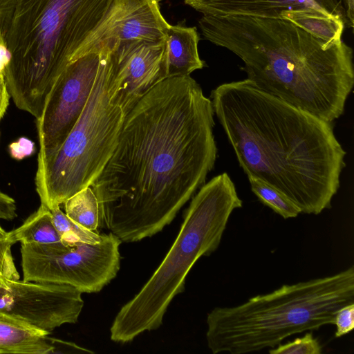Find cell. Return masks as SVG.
Wrapping results in <instances>:
<instances>
[{
    "mask_svg": "<svg viewBox=\"0 0 354 354\" xmlns=\"http://www.w3.org/2000/svg\"><path fill=\"white\" fill-rule=\"evenodd\" d=\"M333 324L336 326L335 337L338 338L351 332L354 328V303L342 306L336 313Z\"/></svg>",
    "mask_w": 354,
    "mask_h": 354,
    "instance_id": "23",
    "label": "cell"
},
{
    "mask_svg": "<svg viewBox=\"0 0 354 354\" xmlns=\"http://www.w3.org/2000/svg\"><path fill=\"white\" fill-rule=\"evenodd\" d=\"M15 3V0H0V17L3 30L10 21Z\"/></svg>",
    "mask_w": 354,
    "mask_h": 354,
    "instance_id": "27",
    "label": "cell"
},
{
    "mask_svg": "<svg viewBox=\"0 0 354 354\" xmlns=\"http://www.w3.org/2000/svg\"><path fill=\"white\" fill-rule=\"evenodd\" d=\"M62 295L55 283L0 277V312L41 330L49 332L57 322Z\"/></svg>",
    "mask_w": 354,
    "mask_h": 354,
    "instance_id": "12",
    "label": "cell"
},
{
    "mask_svg": "<svg viewBox=\"0 0 354 354\" xmlns=\"http://www.w3.org/2000/svg\"><path fill=\"white\" fill-rule=\"evenodd\" d=\"M54 225L58 232L64 245L73 246L80 243H97L102 234L84 228L64 213L60 206L50 209Z\"/></svg>",
    "mask_w": 354,
    "mask_h": 354,
    "instance_id": "19",
    "label": "cell"
},
{
    "mask_svg": "<svg viewBox=\"0 0 354 354\" xmlns=\"http://www.w3.org/2000/svg\"><path fill=\"white\" fill-rule=\"evenodd\" d=\"M118 61V97L125 113L165 79V41L115 43Z\"/></svg>",
    "mask_w": 354,
    "mask_h": 354,
    "instance_id": "10",
    "label": "cell"
},
{
    "mask_svg": "<svg viewBox=\"0 0 354 354\" xmlns=\"http://www.w3.org/2000/svg\"><path fill=\"white\" fill-rule=\"evenodd\" d=\"M104 45L71 62L61 73L46 96L36 119L39 151L37 163L62 146L82 114L95 82Z\"/></svg>",
    "mask_w": 354,
    "mask_h": 354,
    "instance_id": "9",
    "label": "cell"
},
{
    "mask_svg": "<svg viewBox=\"0 0 354 354\" xmlns=\"http://www.w3.org/2000/svg\"><path fill=\"white\" fill-rule=\"evenodd\" d=\"M115 0H15L3 32L10 53L5 73L15 106L35 118L53 84L84 55Z\"/></svg>",
    "mask_w": 354,
    "mask_h": 354,
    "instance_id": "4",
    "label": "cell"
},
{
    "mask_svg": "<svg viewBox=\"0 0 354 354\" xmlns=\"http://www.w3.org/2000/svg\"><path fill=\"white\" fill-rule=\"evenodd\" d=\"M104 52L88 100L59 149L37 163L35 183L41 204L49 209L90 187L111 158L126 113L118 97L115 46Z\"/></svg>",
    "mask_w": 354,
    "mask_h": 354,
    "instance_id": "7",
    "label": "cell"
},
{
    "mask_svg": "<svg viewBox=\"0 0 354 354\" xmlns=\"http://www.w3.org/2000/svg\"><path fill=\"white\" fill-rule=\"evenodd\" d=\"M214 115L190 75L165 78L144 95L126 113L115 148L90 186L98 227L133 243L169 225L214 166Z\"/></svg>",
    "mask_w": 354,
    "mask_h": 354,
    "instance_id": "1",
    "label": "cell"
},
{
    "mask_svg": "<svg viewBox=\"0 0 354 354\" xmlns=\"http://www.w3.org/2000/svg\"><path fill=\"white\" fill-rule=\"evenodd\" d=\"M248 178L252 192L261 202L281 217L287 219L301 214L299 209L279 190L257 178Z\"/></svg>",
    "mask_w": 354,
    "mask_h": 354,
    "instance_id": "20",
    "label": "cell"
},
{
    "mask_svg": "<svg viewBox=\"0 0 354 354\" xmlns=\"http://www.w3.org/2000/svg\"><path fill=\"white\" fill-rule=\"evenodd\" d=\"M270 354H321L322 346L313 333H306L302 337L296 338L284 344L270 348Z\"/></svg>",
    "mask_w": 354,
    "mask_h": 354,
    "instance_id": "21",
    "label": "cell"
},
{
    "mask_svg": "<svg viewBox=\"0 0 354 354\" xmlns=\"http://www.w3.org/2000/svg\"><path fill=\"white\" fill-rule=\"evenodd\" d=\"M354 303V268L333 275L285 284L207 316V344L214 354L273 348L297 333L333 324L336 313Z\"/></svg>",
    "mask_w": 354,
    "mask_h": 354,
    "instance_id": "5",
    "label": "cell"
},
{
    "mask_svg": "<svg viewBox=\"0 0 354 354\" xmlns=\"http://www.w3.org/2000/svg\"><path fill=\"white\" fill-rule=\"evenodd\" d=\"M17 207L12 198L0 191V218L12 220L17 216Z\"/></svg>",
    "mask_w": 354,
    "mask_h": 354,
    "instance_id": "26",
    "label": "cell"
},
{
    "mask_svg": "<svg viewBox=\"0 0 354 354\" xmlns=\"http://www.w3.org/2000/svg\"><path fill=\"white\" fill-rule=\"evenodd\" d=\"M34 150V142L25 138H19L9 146L10 156L17 160H21L30 156Z\"/></svg>",
    "mask_w": 354,
    "mask_h": 354,
    "instance_id": "24",
    "label": "cell"
},
{
    "mask_svg": "<svg viewBox=\"0 0 354 354\" xmlns=\"http://www.w3.org/2000/svg\"><path fill=\"white\" fill-rule=\"evenodd\" d=\"M12 245L8 240V232L0 225V277L18 280L20 276L11 252Z\"/></svg>",
    "mask_w": 354,
    "mask_h": 354,
    "instance_id": "22",
    "label": "cell"
},
{
    "mask_svg": "<svg viewBox=\"0 0 354 354\" xmlns=\"http://www.w3.org/2000/svg\"><path fill=\"white\" fill-rule=\"evenodd\" d=\"M8 240L13 244L63 243L57 231L50 210L41 204L18 228L8 232Z\"/></svg>",
    "mask_w": 354,
    "mask_h": 354,
    "instance_id": "17",
    "label": "cell"
},
{
    "mask_svg": "<svg viewBox=\"0 0 354 354\" xmlns=\"http://www.w3.org/2000/svg\"><path fill=\"white\" fill-rule=\"evenodd\" d=\"M10 97L7 86H0V120L6 113L9 104Z\"/></svg>",
    "mask_w": 354,
    "mask_h": 354,
    "instance_id": "28",
    "label": "cell"
},
{
    "mask_svg": "<svg viewBox=\"0 0 354 354\" xmlns=\"http://www.w3.org/2000/svg\"><path fill=\"white\" fill-rule=\"evenodd\" d=\"M64 204L65 214L68 218L84 228L97 231L99 224V205L91 187L76 193Z\"/></svg>",
    "mask_w": 354,
    "mask_h": 354,
    "instance_id": "18",
    "label": "cell"
},
{
    "mask_svg": "<svg viewBox=\"0 0 354 354\" xmlns=\"http://www.w3.org/2000/svg\"><path fill=\"white\" fill-rule=\"evenodd\" d=\"M235 185L224 172L203 184L187 209L180 230L162 263L141 290L117 313L111 339L127 343L158 329L199 258L218 248L232 212L241 207Z\"/></svg>",
    "mask_w": 354,
    "mask_h": 354,
    "instance_id": "6",
    "label": "cell"
},
{
    "mask_svg": "<svg viewBox=\"0 0 354 354\" xmlns=\"http://www.w3.org/2000/svg\"><path fill=\"white\" fill-rule=\"evenodd\" d=\"M204 38L243 62L260 90L332 123L344 111L354 85L352 48L326 43L279 18L203 15Z\"/></svg>",
    "mask_w": 354,
    "mask_h": 354,
    "instance_id": "3",
    "label": "cell"
},
{
    "mask_svg": "<svg viewBox=\"0 0 354 354\" xmlns=\"http://www.w3.org/2000/svg\"><path fill=\"white\" fill-rule=\"evenodd\" d=\"M218 122L240 167L282 192L301 213L331 207L346 151L332 123L271 95L248 79L211 93Z\"/></svg>",
    "mask_w": 354,
    "mask_h": 354,
    "instance_id": "2",
    "label": "cell"
},
{
    "mask_svg": "<svg viewBox=\"0 0 354 354\" xmlns=\"http://www.w3.org/2000/svg\"><path fill=\"white\" fill-rule=\"evenodd\" d=\"M203 15L279 18L283 11L313 8L340 17L347 25L345 0H185Z\"/></svg>",
    "mask_w": 354,
    "mask_h": 354,
    "instance_id": "13",
    "label": "cell"
},
{
    "mask_svg": "<svg viewBox=\"0 0 354 354\" xmlns=\"http://www.w3.org/2000/svg\"><path fill=\"white\" fill-rule=\"evenodd\" d=\"M279 18L292 22L328 44L342 39L345 26L340 17L313 8L283 11L279 14Z\"/></svg>",
    "mask_w": 354,
    "mask_h": 354,
    "instance_id": "16",
    "label": "cell"
},
{
    "mask_svg": "<svg viewBox=\"0 0 354 354\" xmlns=\"http://www.w3.org/2000/svg\"><path fill=\"white\" fill-rule=\"evenodd\" d=\"M60 339L0 312V353H59Z\"/></svg>",
    "mask_w": 354,
    "mask_h": 354,
    "instance_id": "14",
    "label": "cell"
},
{
    "mask_svg": "<svg viewBox=\"0 0 354 354\" xmlns=\"http://www.w3.org/2000/svg\"><path fill=\"white\" fill-rule=\"evenodd\" d=\"M121 243L110 232L94 244H21L23 280L66 284L82 293L97 292L120 270Z\"/></svg>",
    "mask_w": 354,
    "mask_h": 354,
    "instance_id": "8",
    "label": "cell"
},
{
    "mask_svg": "<svg viewBox=\"0 0 354 354\" xmlns=\"http://www.w3.org/2000/svg\"><path fill=\"white\" fill-rule=\"evenodd\" d=\"M200 37L196 27L184 22L170 25L165 39V77L190 75L205 63L200 58L198 44Z\"/></svg>",
    "mask_w": 354,
    "mask_h": 354,
    "instance_id": "15",
    "label": "cell"
},
{
    "mask_svg": "<svg viewBox=\"0 0 354 354\" xmlns=\"http://www.w3.org/2000/svg\"><path fill=\"white\" fill-rule=\"evenodd\" d=\"M10 60V53L5 37L0 17V86H6V71Z\"/></svg>",
    "mask_w": 354,
    "mask_h": 354,
    "instance_id": "25",
    "label": "cell"
},
{
    "mask_svg": "<svg viewBox=\"0 0 354 354\" xmlns=\"http://www.w3.org/2000/svg\"><path fill=\"white\" fill-rule=\"evenodd\" d=\"M160 0H115L111 14L95 33L87 53L102 42L165 41L170 24L160 11Z\"/></svg>",
    "mask_w": 354,
    "mask_h": 354,
    "instance_id": "11",
    "label": "cell"
}]
</instances>
